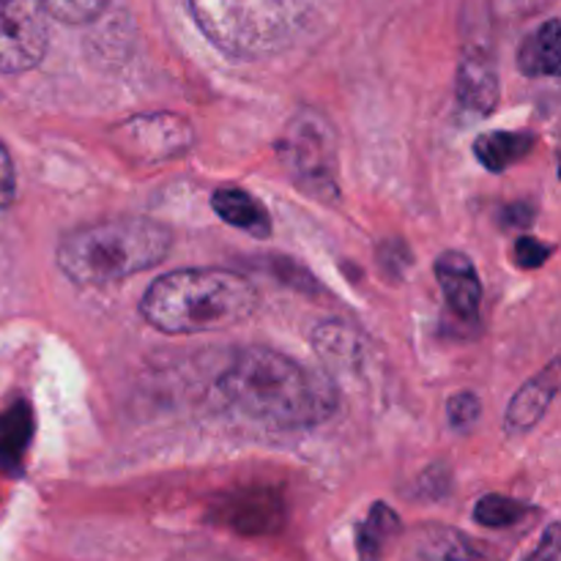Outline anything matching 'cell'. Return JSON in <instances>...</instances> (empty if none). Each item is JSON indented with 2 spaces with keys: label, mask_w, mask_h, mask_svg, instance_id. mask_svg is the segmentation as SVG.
Here are the masks:
<instances>
[{
  "label": "cell",
  "mask_w": 561,
  "mask_h": 561,
  "mask_svg": "<svg viewBox=\"0 0 561 561\" xmlns=\"http://www.w3.org/2000/svg\"><path fill=\"white\" fill-rule=\"evenodd\" d=\"M219 392L247 420L283 431L316 427L337 411V389L327 373L261 345L236 354L219 376Z\"/></svg>",
  "instance_id": "6da1fadb"
},
{
  "label": "cell",
  "mask_w": 561,
  "mask_h": 561,
  "mask_svg": "<svg viewBox=\"0 0 561 561\" xmlns=\"http://www.w3.org/2000/svg\"><path fill=\"white\" fill-rule=\"evenodd\" d=\"M257 310V290L225 268H179L153 279L140 312L164 334H201L239 327Z\"/></svg>",
  "instance_id": "7a4b0ae2"
},
{
  "label": "cell",
  "mask_w": 561,
  "mask_h": 561,
  "mask_svg": "<svg viewBox=\"0 0 561 561\" xmlns=\"http://www.w3.org/2000/svg\"><path fill=\"white\" fill-rule=\"evenodd\" d=\"M173 236L148 217H115L75 230L58 244V268L77 285H107L159 266Z\"/></svg>",
  "instance_id": "3957f363"
},
{
  "label": "cell",
  "mask_w": 561,
  "mask_h": 561,
  "mask_svg": "<svg viewBox=\"0 0 561 561\" xmlns=\"http://www.w3.org/2000/svg\"><path fill=\"white\" fill-rule=\"evenodd\" d=\"M203 36L239 60L272 58L299 42L316 0H186Z\"/></svg>",
  "instance_id": "277c9868"
},
{
  "label": "cell",
  "mask_w": 561,
  "mask_h": 561,
  "mask_svg": "<svg viewBox=\"0 0 561 561\" xmlns=\"http://www.w3.org/2000/svg\"><path fill=\"white\" fill-rule=\"evenodd\" d=\"M279 157L294 173L296 184L310 195L327 197L337 192V151L327 121L316 113H299L279 140Z\"/></svg>",
  "instance_id": "5b68a950"
},
{
  "label": "cell",
  "mask_w": 561,
  "mask_h": 561,
  "mask_svg": "<svg viewBox=\"0 0 561 561\" xmlns=\"http://www.w3.org/2000/svg\"><path fill=\"white\" fill-rule=\"evenodd\" d=\"M113 146L137 164L170 162L184 157L195 142L190 121L173 113L135 115L113 129Z\"/></svg>",
  "instance_id": "8992f818"
},
{
  "label": "cell",
  "mask_w": 561,
  "mask_h": 561,
  "mask_svg": "<svg viewBox=\"0 0 561 561\" xmlns=\"http://www.w3.org/2000/svg\"><path fill=\"white\" fill-rule=\"evenodd\" d=\"M42 0H0V75H25L47 55Z\"/></svg>",
  "instance_id": "52a82bcc"
},
{
  "label": "cell",
  "mask_w": 561,
  "mask_h": 561,
  "mask_svg": "<svg viewBox=\"0 0 561 561\" xmlns=\"http://www.w3.org/2000/svg\"><path fill=\"white\" fill-rule=\"evenodd\" d=\"M405 561H499L496 551L482 540L453 526H420L405 542Z\"/></svg>",
  "instance_id": "ba28073f"
},
{
  "label": "cell",
  "mask_w": 561,
  "mask_h": 561,
  "mask_svg": "<svg viewBox=\"0 0 561 561\" xmlns=\"http://www.w3.org/2000/svg\"><path fill=\"white\" fill-rule=\"evenodd\" d=\"M217 520L239 535H272L283 526L285 504L274 491L250 488L225 499L217 510Z\"/></svg>",
  "instance_id": "9c48e42d"
},
{
  "label": "cell",
  "mask_w": 561,
  "mask_h": 561,
  "mask_svg": "<svg viewBox=\"0 0 561 561\" xmlns=\"http://www.w3.org/2000/svg\"><path fill=\"white\" fill-rule=\"evenodd\" d=\"M436 277L449 310L463 321H477L482 305V283L477 266L466 252H442L436 261Z\"/></svg>",
  "instance_id": "30bf717a"
},
{
  "label": "cell",
  "mask_w": 561,
  "mask_h": 561,
  "mask_svg": "<svg viewBox=\"0 0 561 561\" xmlns=\"http://www.w3.org/2000/svg\"><path fill=\"white\" fill-rule=\"evenodd\" d=\"M559 392V365L551 362L540 376L529 378L524 387L518 389L513 400H510V409H507V425L510 433H526L537 425V422L546 416L548 405L553 403Z\"/></svg>",
  "instance_id": "8fae6325"
},
{
  "label": "cell",
  "mask_w": 561,
  "mask_h": 561,
  "mask_svg": "<svg viewBox=\"0 0 561 561\" xmlns=\"http://www.w3.org/2000/svg\"><path fill=\"white\" fill-rule=\"evenodd\" d=\"M458 99L466 110L488 115L499 102V77L488 55L474 53L463 60L458 75Z\"/></svg>",
  "instance_id": "7c38bea8"
},
{
  "label": "cell",
  "mask_w": 561,
  "mask_h": 561,
  "mask_svg": "<svg viewBox=\"0 0 561 561\" xmlns=\"http://www.w3.org/2000/svg\"><path fill=\"white\" fill-rule=\"evenodd\" d=\"M211 206L233 228L247 230V233L257 236V239H268L272 236V217H268L266 206L257 197L247 195L244 190H230V186H225V190L214 192Z\"/></svg>",
  "instance_id": "4fadbf2b"
},
{
  "label": "cell",
  "mask_w": 561,
  "mask_h": 561,
  "mask_svg": "<svg viewBox=\"0 0 561 561\" xmlns=\"http://www.w3.org/2000/svg\"><path fill=\"white\" fill-rule=\"evenodd\" d=\"M531 148H535V137L526 131H488L474 142L477 159L491 173H504L515 162H520Z\"/></svg>",
  "instance_id": "5bb4252c"
},
{
  "label": "cell",
  "mask_w": 561,
  "mask_h": 561,
  "mask_svg": "<svg viewBox=\"0 0 561 561\" xmlns=\"http://www.w3.org/2000/svg\"><path fill=\"white\" fill-rule=\"evenodd\" d=\"M559 64V20H548L524 42L518 66L526 77H557Z\"/></svg>",
  "instance_id": "9a60e30c"
},
{
  "label": "cell",
  "mask_w": 561,
  "mask_h": 561,
  "mask_svg": "<svg viewBox=\"0 0 561 561\" xmlns=\"http://www.w3.org/2000/svg\"><path fill=\"white\" fill-rule=\"evenodd\" d=\"M33 438V411L25 400L14 403L0 414V463L16 469L25 458Z\"/></svg>",
  "instance_id": "2e32d148"
},
{
  "label": "cell",
  "mask_w": 561,
  "mask_h": 561,
  "mask_svg": "<svg viewBox=\"0 0 561 561\" xmlns=\"http://www.w3.org/2000/svg\"><path fill=\"white\" fill-rule=\"evenodd\" d=\"M400 535V518L387 504H373L365 524L356 529V551L359 561H381L383 548Z\"/></svg>",
  "instance_id": "e0dca14e"
},
{
  "label": "cell",
  "mask_w": 561,
  "mask_h": 561,
  "mask_svg": "<svg viewBox=\"0 0 561 561\" xmlns=\"http://www.w3.org/2000/svg\"><path fill=\"white\" fill-rule=\"evenodd\" d=\"M529 513L531 507H526V504L491 493V496L480 499V504L474 507V520L480 526H488V529H510V526L524 520Z\"/></svg>",
  "instance_id": "ac0fdd59"
},
{
  "label": "cell",
  "mask_w": 561,
  "mask_h": 561,
  "mask_svg": "<svg viewBox=\"0 0 561 561\" xmlns=\"http://www.w3.org/2000/svg\"><path fill=\"white\" fill-rule=\"evenodd\" d=\"M44 11L64 25H85L104 14L110 0H42Z\"/></svg>",
  "instance_id": "d6986e66"
},
{
  "label": "cell",
  "mask_w": 561,
  "mask_h": 561,
  "mask_svg": "<svg viewBox=\"0 0 561 561\" xmlns=\"http://www.w3.org/2000/svg\"><path fill=\"white\" fill-rule=\"evenodd\" d=\"M447 414L449 425H453L455 431H469V427L480 420V398L471 392L455 394L447 403Z\"/></svg>",
  "instance_id": "ffe728a7"
},
{
  "label": "cell",
  "mask_w": 561,
  "mask_h": 561,
  "mask_svg": "<svg viewBox=\"0 0 561 561\" xmlns=\"http://www.w3.org/2000/svg\"><path fill=\"white\" fill-rule=\"evenodd\" d=\"M513 255L520 268H537L551 257V247L542 244V241L537 239H529V236H520V239L515 241Z\"/></svg>",
  "instance_id": "44dd1931"
},
{
  "label": "cell",
  "mask_w": 561,
  "mask_h": 561,
  "mask_svg": "<svg viewBox=\"0 0 561 561\" xmlns=\"http://www.w3.org/2000/svg\"><path fill=\"white\" fill-rule=\"evenodd\" d=\"M16 201V173L14 162L9 157V148L0 140V211L14 206Z\"/></svg>",
  "instance_id": "7402d4cb"
},
{
  "label": "cell",
  "mask_w": 561,
  "mask_h": 561,
  "mask_svg": "<svg viewBox=\"0 0 561 561\" xmlns=\"http://www.w3.org/2000/svg\"><path fill=\"white\" fill-rule=\"evenodd\" d=\"M557 559H559V526L551 524L546 535H542L540 546L535 548V553H531L526 561H557Z\"/></svg>",
  "instance_id": "603a6c76"
}]
</instances>
